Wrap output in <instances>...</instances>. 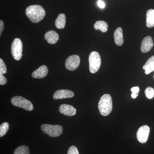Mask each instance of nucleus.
Wrapping results in <instances>:
<instances>
[{
	"label": "nucleus",
	"mask_w": 154,
	"mask_h": 154,
	"mask_svg": "<svg viewBox=\"0 0 154 154\" xmlns=\"http://www.w3.org/2000/svg\"><path fill=\"white\" fill-rule=\"evenodd\" d=\"M140 88L138 87H134L131 88V91L132 92L131 97L133 99H136L137 97Z\"/></svg>",
	"instance_id": "obj_23"
},
{
	"label": "nucleus",
	"mask_w": 154,
	"mask_h": 154,
	"mask_svg": "<svg viewBox=\"0 0 154 154\" xmlns=\"http://www.w3.org/2000/svg\"><path fill=\"white\" fill-rule=\"evenodd\" d=\"M149 132V127L147 125L141 126L137 133L138 141L141 143H145L148 139Z\"/></svg>",
	"instance_id": "obj_7"
},
{
	"label": "nucleus",
	"mask_w": 154,
	"mask_h": 154,
	"mask_svg": "<svg viewBox=\"0 0 154 154\" xmlns=\"http://www.w3.org/2000/svg\"><path fill=\"white\" fill-rule=\"evenodd\" d=\"M146 97L148 99H152L154 96V90L151 87H148L145 91Z\"/></svg>",
	"instance_id": "obj_21"
},
{
	"label": "nucleus",
	"mask_w": 154,
	"mask_h": 154,
	"mask_svg": "<svg viewBox=\"0 0 154 154\" xmlns=\"http://www.w3.org/2000/svg\"><path fill=\"white\" fill-rule=\"evenodd\" d=\"M22 42L20 38H16L14 39L11 45V54L15 60H19L22 58Z\"/></svg>",
	"instance_id": "obj_6"
},
{
	"label": "nucleus",
	"mask_w": 154,
	"mask_h": 154,
	"mask_svg": "<svg viewBox=\"0 0 154 154\" xmlns=\"http://www.w3.org/2000/svg\"><path fill=\"white\" fill-rule=\"evenodd\" d=\"M66 17L65 15L63 14H61L59 15L55 21V26L57 28L61 29L65 28L66 21Z\"/></svg>",
	"instance_id": "obj_17"
},
{
	"label": "nucleus",
	"mask_w": 154,
	"mask_h": 154,
	"mask_svg": "<svg viewBox=\"0 0 154 154\" xmlns=\"http://www.w3.org/2000/svg\"><path fill=\"white\" fill-rule=\"evenodd\" d=\"M74 93L72 91L68 90H58L56 91L53 95L54 99H61L70 98L74 96Z\"/></svg>",
	"instance_id": "obj_9"
},
{
	"label": "nucleus",
	"mask_w": 154,
	"mask_h": 154,
	"mask_svg": "<svg viewBox=\"0 0 154 154\" xmlns=\"http://www.w3.org/2000/svg\"><path fill=\"white\" fill-rule=\"evenodd\" d=\"M113 36L116 44L118 46L122 45L124 42L122 28L120 27L117 28L114 31Z\"/></svg>",
	"instance_id": "obj_14"
},
{
	"label": "nucleus",
	"mask_w": 154,
	"mask_h": 154,
	"mask_svg": "<svg viewBox=\"0 0 154 154\" xmlns=\"http://www.w3.org/2000/svg\"><path fill=\"white\" fill-rule=\"evenodd\" d=\"M99 112L103 116H107L111 113L113 109L112 98L109 94H106L101 97L98 105Z\"/></svg>",
	"instance_id": "obj_2"
},
{
	"label": "nucleus",
	"mask_w": 154,
	"mask_h": 154,
	"mask_svg": "<svg viewBox=\"0 0 154 154\" xmlns=\"http://www.w3.org/2000/svg\"><path fill=\"white\" fill-rule=\"evenodd\" d=\"M143 69L145 70V73L146 75L149 74L154 71V56L151 57L147 61L143 66Z\"/></svg>",
	"instance_id": "obj_15"
},
{
	"label": "nucleus",
	"mask_w": 154,
	"mask_h": 154,
	"mask_svg": "<svg viewBox=\"0 0 154 154\" xmlns=\"http://www.w3.org/2000/svg\"><path fill=\"white\" fill-rule=\"evenodd\" d=\"M9 129V125L8 122H5L2 123L0 126V137L5 135Z\"/></svg>",
	"instance_id": "obj_20"
},
{
	"label": "nucleus",
	"mask_w": 154,
	"mask_h": 154,
	"mask_svg": "<svg viewBox=\"0 0 154 154\" xmlns=\"http://www.w3.org/2000/svg\"><path fill=\"white\" fill-rule=\"evenodd\" d=\"M80 63L79 56L72 55L67 58L65 63L66 68L69 70L74 71L78 68Z\"/></svg>",
	"instance_id": "obj_8"
},
{
	"label": "nucleus",
	"mask_w": 154,
	"mask_h": 154,
	"mask_svg": "<svg viewBox=\"0 0 154 154\" xmlns=\"http://www.w3.org/2000/svg\"><path fill=\"white\" fill-rule=\"evenodd\" d=\"M48 69L46 66L42 65L32 73V77L34 79H42L47 75Z\"/></svg>",
	"instance_id": "obj_13"
},
{
	"label": "nucleus",
	"mask_w": 154,
	"mask_h": 154,
	"mask_svg": "<svg viewBox=\"0 0 154 154\" xmlns=\"http://www.w3.org/2000/svg\"><path fill=\"white\" fill-rule=\"evenodd\" d=\"M67 154H79V153L78 149L75 146H72L69 148Z\"/></svg>",
	"instance_id": "obj_24"
},
{
	"label": "nucleus",
	"mask_w": 154,
	"mask_h": 154,
	"mask_svg": "<svg viewBox=\"0 0 154 154\" xmlns=\"http://www.w3.org/2000/svg\"><path fill=\"white\" fill-rule=\"evenodd\" d=\"M108 27L107 22L103 21H97L94 25V29L96 30H100L103 33L107 32Z\"/></svg>",
	"instance_id": "obj_18"
},
{
	"label": "nucleus",
	"mask_w": 154,
	"mask_h": 154,
	"mask_svg": "<svg viewBox=\"0 0 154 154\" xmlns=\"http://www.w3.org/2000/svg\"><path fill=\"white\" fill-rule=\"evenodd\" d=\"M7 68L2 58L0 59V73L5 74L7 73Z\"/></svg>",
	"instance_id": "obj_22"
},
{
	"label": "nucleus",
	"mask_w": 154,
	"mask_h": 154,
	"mask_svg": "<svg viewBox=\"0 0 154 154\" xmlns=\"http://www.w3.org/2000/svg\"><path fill=\"white\" fill-rule=\"evenodd\" d=\"M11 102L14 106L23 108L28 111H31L33 109V105L31 102L22 96H14L11 99Z\"/></svg>",
	"instance_id": "obj_4"
},
{
	"label": "nucleus",
	"mask_w": 154,
	"mask_h": 154,
	"mask_svg": "<svg viewBox=\"0 0 154 154\" xmlns=\"http://www.w3.org/2000/svg\"><path fill=\"white\" fill-rule=\"evenodd\" d=\"M153 78H154V76H153Z\"/></svg>",
	"instance_id": "obj_28"
},
{
	"label": "nucleus",
	"mask_w": 154,
	"mask_h": 154,
	"mask_svg": "<svg viewBox=\"0 0 154 154\" xmlns=\"http://www.w3.org/2000/svg\"><path fill=\"white\" fill-rule=\"evenodd\" d=\"M89 69L92 73H95L99 71L101 65V59L99 53L93 51L89 57Z\"/></svg>",
	"instance_id": "obj_3"
},
{
	"label": "nucleus",
	"mask_w": 154,
	"mask_h": 154,
	"mask_svg": "<svg viewBox=\"0 0 154 154\" xmlns=\"http://www.w3.org/2000/svg\"><path fill=\"white\" fill-rule=\"evenodd\" d=\"M7 82V79L3 75V74L0 73V85H4Z\"/></svg>",
	"instance_id": "obj_25"
},
{
	"label": "nucleus",
	"mask_w": 154,
	"mask_h": 154,
	"mask_svg": "<svg viewBox=\"0 0 154 154\" xmlns=\"http://www.w3.org/2000/svg\"><path fill=\"white\" fill-rule=\"evenodd\" d=\"M41 128L45 133L50 137H57L62 134L63 127L60 125H52L49 124H43Z\"/></svg>",
	"instance_id": "obj_5"
},
{
	"label": "nucleus",
	"mask_w": 154,
	"mask_h": 154,
	"mask_svg": "<svg viewBox=\"0 0 154 154\" xmlns=\"http://www.w3.org/2000/svg\"><path fill=\"white\" fill-rule=\"evenodd\" d=\"M60 112L63 115L72 116L75 115L76 110L75 107L67 104L61 105L59 107Z\"/></svg>",
	"instance_id": "obj_11"
},
{
	"label": "nucleus",
	"mask_w": 154,
	"mask_h": 154,
	"mask_svg": "<svg viewBox=\"0 0 154 154\" xmlns=\"http://www.w3.org/2000/svg\"><path fill=\"white\" fill-rule=\"evenodd\" d=\"M4 28V23L3 22L2 20L0 21V35L1 36L2 32Z\"/></svg>",
	"instance_id": "obj_27"
},
{
	"label": "nucleus",
	"mask_w": 154,
	"mask_h": 154,
	"mask_svg": "<svg viewBox=\"0 0 154 154\" xmlns=\"http://www.w3.org/2000/svg\"><path fill=\"white\" fill-rule=\"evenodd\" d=\"M14 154H30V150L28 146L22 145L16 149Z\"/></svg>",
	"instance_id": "obj_19"
},
{
	"label": "nucleus",
	"mask_w": 154,
	"mask_h": 154,
	"mask_svg": "<svg viewBox=\"0 0 154 154\" xmlns=\"http://www.w3.org/2000/svg\"><path fill=\"white\" fill-rule=\"evenodd\" d=\"M98 5L99 6V8L103 9L105 8V4L103 1L99 0L98 1Z\"/></svg>",
	"instance_id": "obj_26"
},
{
	"label": "nucleus",
	"mask_w": 154,
	"mask_h": 154,
	"mask_svg": "<svg viewBox=\"0 0 154 154\" xmlns=\"http://www.w3.org/2000/svg\"><path fill=\"white\" fill-rule=\"evenodd\" d=\"M44 38L49 44H55L58 41L59 36L54 30H50L45 33Z\"/></svg>",
	"instance_id": "obj_12"
},
{
	"label": "nucleus",
	"mask_w": 154,
	"mask_h": 154,
	"mask_svg": "<svg viewBox=\"0 0 154 154\" xmlns=\"http://www.w3.org/2000/svg\"><path fill=\"white\" fill-rule=\"evenodd\" d=\"M152 38L150 36H146L143 39L141 45V51L143 53H147L149 51L153 46Z\"/></svg>",
	"instance_id": "obj_10"
},
{
	"label": "nucleus",
	"mask_w": 154,
	"mask_h": 154,
	"mask_svg": "<svg viewBox=\"0 0 154 154\" xmlns=\"http://www.w3.org/2000/svg\"><path fill=\"white\" fill-rule=\"evenodd\" d=\"M146 24L147 27L151 28L154 27V10L149 9L147 11Z\"/></svg>",
	"instance_id": "obj_16"
},
{
	"label": "nucleus",
	"mask_w": 154,
	"mask_h": 154,
	"mask_svg": "<svg viewBox=\"0 0 154 154\" xmlns=\"http://www.w3.org/2000/svg\"><path fill=\"white\" fill-rule=\"evenodd\" d=\"M28 19L33 23H37L44 19L45 11L41 6L33 5L29 6L25 11Z\"/></svg>",
	"instance_id": "obj_1"
}]
</instances>
